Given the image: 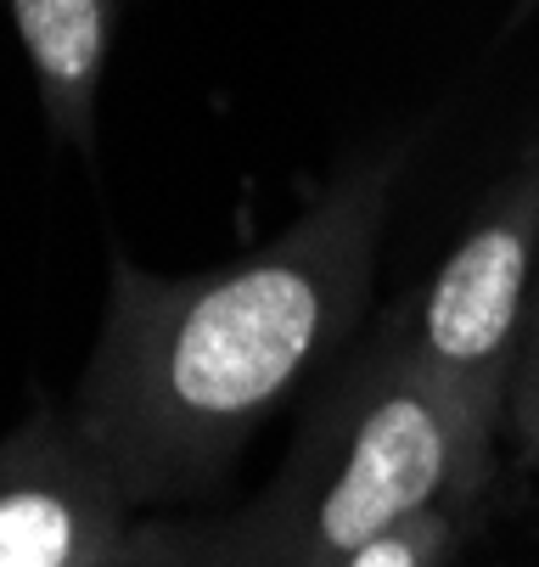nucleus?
Returning <instances> with one entry per match:
<instances>
[{
	"mask_svg": "<svg viewBox=\"0 0 539 567\" xmlns=\"http://www.w3.org/2000/svg\"><path fill=\"white\" fill-rule=\"evenodd\" d=\"M400 169L405 152L354 164L276 241L203 276H152L113 254L73 416L141 512L214 489L253 427L354 332Z\"/></svg>",
	"mask_w": 539,
	"mask_h": 567,
	"instance_id": "obj_1",
	"label": "nucleus"
},
{
	"mask_svg": "<svg viewBox=\"0 0 539 567\" xmlns=\"http://www.w3.org/2000/svg\"><path fill=\"white\" fill-rule=\"evenodd\" d=\"M500 422L371 338L265 489L225 517H141L129 567H338L422 506H473Z\"/></svg>",
	"mask_w": 539,
	"mask_h": 567,
	"instance_id": "obj_2",
	"label": "nucleus"
},
{
	"mask_svg": "<svg viewBox=\"0 0 539 567\" xmlns=\"http://www.w3.org/2000/svg\"><path fill=\"white\" fill-rule=\"evenodd\" d=\"M539 259V141L495 181L455 254L427 276V287L394 309L376 338L394 343L433 382L455 388L506 427V388L533 309Z\"/></svg>",
	"mask_w": 539,
	"mask_h": 567,
	"instance_id": "obj_3",
	"label": "nucleus"
},
{
	"mask_svg": "<svg viewBox=\"0 0 539 567\" xmlns=\"http://www.w3.org/2000/svg\"><path fill=\"white\" fill-rule=\"evenodd\" d=\"M141 506L80 416L40 411L0 439V567H129Z\"/></svg>",
	"mask_w": 539,
	"mask_h": 567,
	"instance_id": "obj_4",
	"label": "nucleus"
},
{
	"mask_svg": "<svg viewBox=\"0 0 539 567\" xmlns=\"http://www.w3.org/2000/svg\"><path fill=\"white\" fill-rule=\"evenodd\" d=\"M12 23L56 141L96 146V96L118 34V0H12Z\"/></svg>",
	"mask_w": 539,
	"mask_h": 567,
	"instance_id": "obj_5",
	"label": "nucleus"
},
{
	"mask_svg": "<svg viewBox=\"0 0 539 567\" xmlns=\"http://www.w3.org/2000/svg\"><path fill=\"white\" fill-rule=\"evenodd\" d=\"M467 512L473 506H422L388 523L382 534H371L338 567H449L460 550V534H467Z\"/></svg>",
	"mask_w": 539,
	"mask_h": 567,
	"instance_id": "obj_6",
	"label": "nucleus"
},
{
	"mask_svg": "<svg viewBox=\"0 0 539 567\" xmlns=\"http://www.w3.org/2000/svg\"><path fill=\"white\" fill-rule=\"evenodd\" d=\"M506 433L517 439L528 461H539V298L528 309V332H522L511 388H506Z\"/></svg>",
	"mask_w": 539,
	"mask_h": 567,
	"instance_id": "obj_7",
	"label": "nucleus"
}]
</instances>
